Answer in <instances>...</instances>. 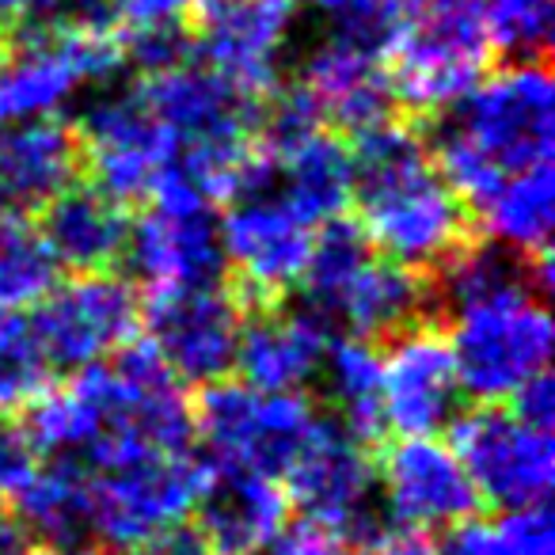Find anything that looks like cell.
I'll return each instance as SVG.
<instances>
[{"label":"cell","instance_id":"1","mask_svg":"<svg viewBox=\"0 0 555 555\" xmlns=\"http://www.w3.org/2000/svg\"><path fill=\"white\" fill-rule=\"evenodd\" d=\"M350 168L358 224L388 259L411 270H430L476 240L468 202L434 168L418 122L385 118L354 133Z\"/></svg>","mask_w":555,"mask_h":555},{"label":"cell","instance_id":"2","mask_svg":"<svg viewBox=\"0 0 555 555\" xmlns=\"http://www.w3.org/2000/svg\"><path fill=\"white\" fill-rule=\"evenodd\" d=\"M418 126L441 179L479 209L506 176L552 164L555 88L547 62L506 65Z\"/></svg>","mask_w":555,"mask_h":555},{"label":"cell","instance_id":"3","mask_svg":"<svg viewBox=\"0 0 555 555\" xmlns=\"http://www.w3.org/2000/svg\"><path fill=\"white\" fill-rule=\"evenodd\" d=\"M388 57L392 100L408 111L411 122L441 115L479 85L494 57L483 0H418Z\"/></svg>","mask_w":555,"mask_h":555},{"label":"cell","instance_id":"4","mask_svg":"<svg viewBox=\"0 0 555 555\" xmlns=\"http://www.w3.org/2000/svg\"><path fill=\"white\" fill-rule=\"evenodd\" d=\"M122 69L115 27L77 20L20 24L0 47V126L54 118L85 85L111 80Z\"/></svg>","mask_w":555,"mask_h":555},{"label":"cell","instance_id":"5","mask_svg":"<svg viewBox=\"0 0 555 555\" xmlns=\"http://www.w3.org/2000/svg\"><path fill=\"white\" fill-rule=\"evenodd\" d=\"M191 418L209 449V464L282 479L320 415L297 392H259L244 380H214L198 392Z\"/></svg>","mask_w":555,"mask_h":555},{"label":"cell","instance_id":"6","mask_svg":"<svg viewBox=\"0 0 555 555\" xmlns=\"http://www.w3.org/2000/svg\"><path fill=\"white\" fill-rule=\"evenodd\" d=\"M289 483L286 499L309 525L332 537L373 552L392 532L385 506H377V461L373 449L354 441L335 418L320 415L305 438L297 461L282 476Z\"/></svg>","mask_w":555,"mask_h":555},{"label":"cell","instance_id":"7","mask_svg":"<svg viewBox=\"0 0 555 555\" xmlns=\"http://www.w3.org/2000/svg\"><path fill=\"white\" fill-rule=\"evenodd\" d=\"M449 350H453L461 392L476 400H509L537 373H547L552 358V317L544 297L509 294L464 305L449 312Z\"/></svg>","mask_w":555,"mask_h":555},{"label":"cell","instance_id":"8","mask_svg":"<svg viewBox=\"0 0 555 555\" xmlns=\"http://www.w3.org/2000/svg\"><path fill=\"white\" fill-rule=\"evenodd\" d=\"M209 461L183 453H145L111 464L92 476V537L126 552L141 540L168 532L194 514Z\"/></svg>","mask_w":555,"mask_h":555},{"label":"cell","instance_id":"9","mask_svg":"<svg viewBox=\"0 0 555 555\" xmlns=\"http://www.w3.org/2000/svg\"><path fill=\"white\" fill-rule=\"evenodd\" d=\"M449 434L479 502H491L502 514L547 506L555 483L552 430H537L506 408H479L456 415Z\"/></svg>","mask_w":555,"mask_h":555},{"label":"cell","instance_id":"10","mask_svg":"<svg viewBox=\"0 0 555 555\" xmlns=\"http://www.w3.org/2000/svg\"><path fill=\"white\" fill-rule=\"evenodd\" d=\"M317 229L289 214L274 194L244 191L229 198V214L221 221V244L229 267H236V294L240 309L278 305L289 289L301 282L305 262L312 251Z\"/></svg>","mask_w":555,"mask_h":555},{"label":"cell","instance_id":"11","mask_svg":"<svg viewBox=\"0 0 555 555\" xmlns=\"http://www.w3.org/2000/svg\"><path fill=\"white\" fill-rule=\"evenodd\" d=\"M141 320L138 294L126 278L77 274L35 305L31 327L54 370H88L133 339Z\"/></svg>","mask_w":555,"mask_h":555},{"label":"cell","instance_id":"12","mask_svg":"<svg viewBox=\"0 0 555 555\" xmlns=\"http://www.w3.org/2000/svg\"><path fill=\"white\" fill-rule=\"evenodd\" d=\"M377 483L385 517L403 532H441L479 514V494L464 472L461 456L438 434L400 438L380 449Z\"/></svg>","mask_w":555,"mask_h":555},{"label":"cell","instance_id":"13","mask_svg":"<svg viewBox=\"0 0 555 555\" xmlns=\"http://www.w3.org/2000/svg\"><path fill=\"white\" fill-rule=\"evenodd\" d=\"M85 168L95 186L118 206L149 202L160 171L171 160V138L145 103L141 88L107 92L85 111L77 126Z\"/></svg>","mask_w":555,"mask_h":555},{"label":"cell","instance_id":"14","mask_svg":"<svg viewBox=\"0 0 555 555\" xmlns=\"http://www.w3.org/2000/svg\"><path fill=\"white\" fill-rule=\"evenodd\" d=\"M145 324L149 343L179 385L206 388L236 370L244 309L232 289H164L145 305Z\"/></svg>","mask_w":555,"mask_h":555},{"label":"cell","instance_id":"15","mask_svg":"<svg viewBox=\"0 0 555 555\" xmlns=\"http://www.w3.org/2000/svg\"><path fill=\"white\" fill-rule=\"evenodd\" d=\"M380 403L388 426L403 438L438 434L456 418L461 380L446 332L434 320H418L388 339V354L380 358Z\"/></svg>","mask_w":555,"mask_h":555},{"label":"cell","instance_id":"16","mask_svg":"<svg viewBox=\"0 0 555 555\" xmlns=\"http://www.w3.org/2000/svg\"><path fill=\"white\" fill-rule=\"evenodd\" d=\"M294 12L297 0H206L194 24V50L229 85L262 100L278 85V54Z\"/></svg>","mask_w":555,"mask_h":555},{"label":"cell","instance_id":"17","mask_svg":"<svg viewBox=\"0 0 555 555\" xmlns=\"http://www.w3.org/2000/svg\"><path fill=\"white\" fill-rule=\"evenodd\" d=\"M122 259L153 294L221 286L224 270H229L221 221L214 217V209L153 206L138 224H130Z\"/></svg>","mask_w":555,"mask_h":555},{"label":"cell","instance_id":"18","mask_svg":"<svg viewBox=\"0 0 555 555\" xmlns=\"http://www.w3.org/2000/svg\"><path fill=\"white\" fill-rule=\"evenodd\" d=\"M244 191L274 194L289 214H297L305 224L317 229L332 217H343V206L350 202V191H354L350 149L324 130L278 156L255 149L251 164H247L244 179L236 186V194Z\"/></svg>","mask_w":555,"mask_h":555},{"label":"cell","instance_id":"19","mask_svg":"<svg viewBox=\"0 0 555 555\" xmlns=\"http://www.w3.org/2000/svg\"><path fill=\"white\" fill-rule=\"evenodd\" d=\"M332 327H324L309 309L259 305L244 312L236 347V370L244 385L259 392H297L320 373Z\"/></svg>","mask_w":555,"mask_h":555},{"label":"cell","instance_id":"20","mask_svg":"<svg viewBox=\"0 0 555 555\" xmlns=\"http://www.w3.org/2000/svg\"><path fill=\"white\" fill-rule=\"evenodd\" d=\"M85 171L77 126L57 118L0 126V214L42 209Z\"/></svg>","mask_w":555,"mask_h":555},{"label":"cell","instance_id":"21","mask_svg":"<svg viewBox=\"0 0 555 555\" xmlns=\"http://www.w3.org/2000/svg\"><path fill=\"white\" fill-rule=\"evenodd\" d=\"M194 514L198 532L217 555H259L289 525V499L278 479L209 464Z\"/></svg>","mask_w":555,"mask_h":555},{"label":"cell","instance_id":"22","mask_svg":"<svg viewBox=\"0 0 555 555\" xmlns=\"http://www.w3.org/2000/svg\"><path fill=\"white\" fill-rule=\"evenodd\" d=\"M301 80L324 107V118L347 133H362L370 126L392 118V85L380 57L350 47V42L327 39L305 57Z\"/></svg>","mask_w":555,"mask_h":555},{"label":"cell","instance_id":"23","mask_svg":"<svg viewBox=\"0 0 555 555\" xmlns=\"http://www.w3.org/2000/svg\"><path fill=\"white\" fill-rule=\"evenodd\" d=\"M39 236L47 240L57 267H69L77 274H103L126 255L130 214L100 186L73 183L50 206H42Z\"/></svg>","mask_w":555,"mask_h":555},{"label":"cell","instance_id":"24","mask_svg":"<svg viewBox=\"0 0 555 555\" xmlns=\"http://www.w3.org/2000/svg\"><path fill=\"white\" fill-rule=\"evenodd\" d=\"M430 305L434 282L426 278V270H411L396 259L373 255L354 274V282L343 289L339 305H335V324L347 327L354 339L380 343L418 320H430L426 317Z\"/></svg>","mask_w":555,"mask_h":555},{"label":"cell","instance_id":"25","mask_svg":"<svg viewBox=\"0 0 555 555\" xmlns=\"http://www.w3.org/2000/svg\"><path fill=\"white\" fill-rule=\"evenodd\" d=\"M16 529L35 544L77 547L92 537V472L77 456L39 464L16 494Z\"/></svg>","mask_w":555,"mask_h":555},{"label":"cell","instance_id":"26","mask_svg":"<svg viewBox=\"0 0 555 555\" xmlns=\"http://www.w3.org/2000/svg\"><path fill=\"white\" fill-rule=\"evenodd\" d=\"M324 377V392L335 408V423L362 441L365 449L380 446L388 430L385 403H380V350L377 343L365 339H335L327 343L320 373Z\"/></svg>","mask_w":555,"mask_h":555},{"label":"cell","instance_id":"27","mask_svg":"<svg viewBox=\"0 0 555 555\" xmlns=\"http://www.w3.org/2000/svg\"><path fill=\"white\" fill-rule=\"evenodd\" d=\"M483 224L491 240L525 255H547L555 224V176L552 164L506 176L483 202Z\"/></svg>","mask_w":555,"mask_h":555},{"label":"cell","instance_id":"28","mask_svg":"<svg viewBox=\"0 0 555 555\" xmlns=\"http://www.w3.org/2000/svg\"><path fill=\"white\" fill-rule=\"evenodd\" d=\"M373 259V244L358 221L332 217L312 236V251L301 274V309H309L324 327H335V305L354 274Z\"/></svg>","mask_w":555,"mask_h":555},{"label":"cell","instance_id":"29","mask_svg":"<svg viewBox=\"0 0 555 555\" xmlns=\"http://www.w3.org/2000/svg\"><path fill=\"white\" fill-rule=\"evenodd\" d=\"M57 286V259L39 229L20 214H0V309H35Z\"/></svg>","mask_w":555,"mask_h":555},{"label":"cell","instance_id":"30","mask_svg":"<svg viewBox=\"0 0 555 555\" xmlns=\"http://www.w3.org/2000/svg\"><path fill=\"white\" fill-rule=\"evenodd\" d=\"M54 365L47 362L31 320L16 309H0V415H16L50 388Z\"/></svg>","mask_w":555,"mask_h":555},{"label":"cell","instance_id":"31","mask_svg":"<svg viewBox=\"0 0 555 555\" xmlns=\"http://www.w3.org/2000/svg\"><path fill=\"white\" fill-rule=\"evenodd\" d=\"M491 50L509 65L547 62L555 39V0H483Z\"/></svg>","mask_w":555,"mask_h":555},{"label":"cell","instance_id":"32","mask_svg":"<svg viewBox=\"0 0 555 555\" xmlns=\"http://www.w3.org/2000/svg\"><path fill=\"white\" fill-rule=\"evenodd\" d=\"M122 65H133L141 77H160L179 65L191 62L194 54V27L186 20L171 24H145V27H115Z\"/></svg>","mask_w":555,"mask_h":555},{"label":"cell","instance_id":"33","mask_svg":"<svg viewBox=\"0 0 555 555\" xmlns=\"http://www.w3.org/2000/svg\"><path fill=\"white\" fill-rule=\"evenodd\" d=\"M39 456L24 423L16 415H0V494H16L39 472Z\"/></svg>","mask_w":555,"mask_h":555},{"label":"cell","instance_id":"34","mask_svg":"<svg viewBox=\"0 0 555 555\" xmlns=\"http://www.w3.org/2000/svg\"><path fill=\"white\" fill-rule=\"evenodd\" d=\"M259 555H370V552H362V547L332 537V532H324L320 525L301 521V525H286L282 537H278L274 544Z\"/></svg>","mask_w":555,"mask_h":555},{"label":"cell","instance_id":"35","mask_svg":"<svg viewBox=\"0 0 555 555\" xmlns=\"http://www.w3.org/2000/svg\"><path fill=\"white\" fill-rule=\"evenodd\" d=\"M514 415L525 418L529 426H537V430H552L555 426V380L552 373H537V377L529 380V385H521L514 396Z\"/></svg>","mask_w":555,"mask_h":555},{"label":"cell","instance_id":"36","mask_svg":"<svg viewBox=\"0 0 555 555\" xmlns=\"http://www.w3.org/2000/svg\"><path fill=\"white\" fill-rule=\"evenodd\" d=\"M194 0H111V20L115 27H145V24H171L186 20Z\"/></svg>","mask_w":555,"mask_h":555},{"label":"cell","instance_id":"37","mask_svg":"<svg viewBox=\"0 0 555 555\" xmlns=\"http://www.w3.org/2000/svg\"><path fill=\"white\" fill-rule=\"evenodd\" d=\"M122 555H217V552L209 547V540L202 537L198 529H183V525H176V529L156 532V537L126 547Z\"/></svg>","mask_w":555,"mask_h":555},{"label":"cell","instance_id":"38","mask_svg":"<svg viewBox=\"0 0 555 555\" xmlns=\"http://www.w3.org/2000/svg\"><path fill=\"white\" fill-rule=\"evenodd\" d=\"M73 0H0V24H42V20H62Z\"/></svg>","mask_w":555,"mask_h":555},{"label":"cell","instance_id":"39","mask_svg":"<svg viewBox=\"0 0 555 555\" xmlns=\"http://www.w3.org/2000/svg\"><path fill=\"white\" fill-rule=\"evenodd\" d=\"M370 555H438V544H434L426 532H403L392 529Z\"/></svg>","mask_w":555,"mask_h":555},{"label":"cell","instance_id":"40","mask_svg":"<svg viewBox=\"0 0 555 555\" xmlns=\"http://www.w3.org/2000/svg\"><path fill=\"white\" fill-rule=\"evenodd\" d=\"M77 24H92V27H115V20H111V0H73L69 4Z\"/></svg>","mask_w":555,"mask_h":555},{"label":"cell","instance_id":"41","mask_svg":"<svg viewBox=\"0 0 555 555\" xmlns=\"http://www.w3.org/2000/svg\"><path fill=\"white\" fill-rule=\"evenodd\" d=\"M12 555H100L92 547L77 544V547H54V544H35V547H16Z\"/></svg>","mask_w":555,"mask_h":555},{"label":"cell","instance_id":"42","mask_svg":"<svg viewBox=\"0 0 555 555\" xmlns=\"http://www.w3.org/2000/svg\"><path fill=\"white\" fill-rule=\"evenodd\" d=\"M16 537H20L16 525H9L4 517H0V555H12V552H16Z\"/></svg>","mask_w":555,"mask_h":555},{"label":"cell","instance_id":"43","mask_svg":"<svg viewBox=\"0 0 555 555\" xmlns=\"http://www.w3.org/2000/svg\"><path fill=\"white\" fill-rule=\"evenodd\" d=\"M4 35H9V31H0V47H4Z\"/></svg>","mask_w":555,"mask_h":555}]
</instances>
